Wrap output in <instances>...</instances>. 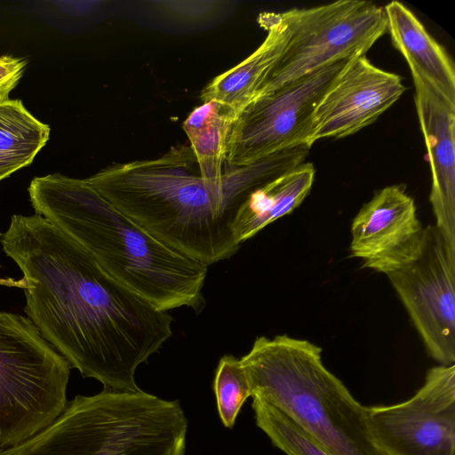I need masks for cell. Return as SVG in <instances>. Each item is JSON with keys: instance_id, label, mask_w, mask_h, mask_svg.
<instances>
[{"instance_id": "6da1fadb", "label": "cell", "mask_w": 455, "mask_h": 455, "mask_svg": "<svg viewBox=\"0 0 455 455\" xmlns=\"http://www.w3.org/2000/svg\"><path fill=\"white\" fill-rule=\"evenodd\" d=\"M20 267L25 313L83 377L138 391L135 371L172 335V318L107 274L73 239L36 213L1 235Z\"/></svg>"}, {"instance_id": "7a4b0ae2", "label": "cell", "mask_w": 455, "mask_h": 455, "mask_svg": "<svg viewBox=\"0 0 455 455\" xmlns=\"http://www.w3.org/2000/svg\"><path fill=\"white\" fill-rule=\"evenodd\" d=\"M36 213L84 248L111 277L156 308H203L208 266L160 242L85 180L35 177L28 188Z\"/></svg>"}, {"instance_id": "3957f363", "label": "cell", "mask_w": 455, "mask_h": 455, "mask_svg": "<svg viewBox=\"0 0 455 455\" xmlns=\"http://www.w3.org/2000/svg\"><path fill=\"white\" fill-rule=\"evenodd\" d=\"M84 180L160 242L208 267L240 246L234 222L251 192L206 182L190 146L172 147L155 159L114 164Z\"/></svg>"}, {"instance_id": "277c9868", "label": "cell", "mask_w": 455, "mask_h": 455, "mask_svg": "<svg viewBox=\"0 0 455 455\" xmlns=\"http://www.w3.org/2000/svg\"><path fill=\"white\" fill-rule=\"evenodd\" d=\"M252 397L280 410L332 455H387L374 443L365 406L323 364L315 344L258 337L240 359Z\"/></svg>"}, {"instance_id": "5b68a950", "label": "cell", "mask_w": 455, "mask_h": 455, "mask_svg": "<svg viewBox=\"0 0 455 455\" xmlns=\"http://www.w3.org/2000/svg\"><path fill=\"white\" fill-rule=\"evenodd\" d=\"M187 432L178 400L104 388L76 395L50 425L0 455H185Z\"/></svg>"}, {"instance_id": "8992f818", "label": "cell", "mask_w": 455, "mask_h": 455, "mask_svg": "<svg viewBox=\"0 0 455 455\" xmlns=\"http://www.w3.org/2000/svg\"><path fill=\"white\" fill-rule=\"evenodd\" d=\"M70 367L28 317L0 311V449L24 442L62 413Z\"/></svg>"}, {"instance_id": "52a82bcc", "label": "cell", "mask_w": 455, "mask_h": 455, "mask_svg": "<svg viewBox=\"0 0 455 455\" xmlns=\"http://www.w3.org/2000/svg\"><path fill=\"white\" fill-rule=\"evenodd\" d=\"M283 14L289 27V40L258 95L333 62L365 56L387 32L384 7L368 1L339 0Z\"/></svg>"}, {"instance_id": "ba28073f", "label": "cell", "mask_w": 455, "mask_h": 455, "mask_svg": "<svg viewBox=\"0 0 455 455\" xmlns=\"http://www.w3.org/2000/svg\"><path fill=\"white\" fill-rule=\"evenodd\" d=\"M348 60L333 62L255 97L232 124L226 157L229 168L250 166L307 145L315 109Z\"/></svg>"}, {"instance_id": "9c48e42d", "label": "cell", "mask_w": 455, "mask_h": 455, "mask_svg": "<svg viewBox=\"0 0 455 455\" xmlns=\"http://www.w3.org/2000/svg\"><path fill=\"white\" fill-rule=\"evenodd\" d=\"M387 277L430 356L454 364L455 248L429 225L417 257Z\"/></svg>"}, {"instance_id": "30bf717a", "label": "cell", "mask_w": 455, "mask_h": 455, "mask_svg": "<svg viewBox=\"0 0 455 455\" xmlns=\"http://www.w3.org/2000/svg\"><path fill=\"white\" fill-rule=\"evenodd\" d=\"M376 445L387 455H455V365L431 368L403 403L365 406Z\"/></svg>"}, {"instance_id": "8fae6325", "label": "cell", "mask_w": 455, "mask_h": 455, "mask_svg": "<svg viewBox=\"0 0 455 455\" xmlns=\"http://www.w3.org/2000/svg\"><path fill=\"white\" fill-rule=\"evenodd\" d=\"M402 78L365 57L348 60L317 104L307 146L352 135L375 122L403 93Z\"/></svg>"}, {"instance_id": "7c38bea8", "label": "cell", "mask_w": 455, "mask_h": 455, "mask_svg": "<svg viewBox=\"0 0 455 455\" xmlns=\"http://www.w3.org/2000/svg\"><path fill=\"white\" fill-rule=\"evenodd\" d=\"M425 235L416 205L400 185L385 187L360 209L351 225V256L388 275L419 254Z\"/></svg>"}, {"instance_id": "4fadbf2b", "label": "cell", "mask_w": 455, "mask_h": 455, "mask_svg": "<svg viewBox=\"0 0 455 455\" xmlns=\"http://www.w3.org/2000/svg\"><path fill=\"white\" fill-rule=\"evenodd\" d=\"M414 101L431 169L429 201L435 227L455 248V105L412 78Z\"/></svg>"}, {"instance_id": "5bb4252c", "label": "cell", "mask_w": 455, "mask_h": 455, "mask_svg": "<svg viewBox=\"0 0 455 455\" xmlns=\"http://www.w3.org/2000/svg\"><path fill=\"white\" fill-rule=\"evenodd\" d=\"M258 21L267 32L262 44L244 60L212 79L201 92L204 102H217L235 117L264 86L290 36L283 12L260 13Z\"/></svg>"}, {"instance_id": "9a60e30c", "label": "cell", "mask_w": 455, "mask_h": 455, "mask_svg": "<svg viewBox=\"0 0 455 455\" xmlns=\"http://www.w3.org/2000/svg\"><path fill=\"white\" fill-rule=\"evenodd\" d=\"M387 32L406 60L412 78L419 79L455 105V68L443 47L404 4L392 1L384 6Z\"/></svg>"}, {"instance_id": "2e32d148", "label": "cell", "mask_w": 455, "mask_h": 455, "mask_svg": "<svg viewBox=\"0 0 455 455\" xmlns=\"http://www.w3.org/2000/svg\"><path fill=\"white\" fill-rule=\"evenodd\" d=\"M235 116L224 106L204 102L185 119L182 127L206 182L218 187H238L252 191L259 185L251 167L223 170L228 143Z\"/></svg>"}, {"instance_id": "e0dca14e", "label": "cell", "mask_w": 455, "mask_h": 455, "mask_svg": "<svg viewBox=\"0 0 455 455\" xmlns=\"http://www.w3.org/2000/svg\"><path fill=\"white\" fill-rule=\"evenodd\" d=\"M315 174L311 163H302L253 189L235 219L237 242L241 244L299 206L313 186Z\"/></svg>"}, {"instance_id": "ac0fdd59", "label": "cell", "mask_w": 455, "mask_h": 455, "mask_svg": "<svg viewBox=\"0 0 455 455\" xmlns=\"http://www.w3.org/2000/svg\"><path fill=\"white\" fill-rule=\"evenodd\" d=\"M48 124L20 100H0V181L29 165L50 137Z\"/></svg>"}, {"instance_id": "d6986e66", "label": "cell", "mask_w": 455, "mask_h": 455, "mask_svg": "<svg viewBox=\"0 0 455 455\" xmlns=\"http://www.w3.org/2000/svg\"><path fill=\"white\" fill-rule=\"evenodd\" d=\"M256 425L285 455H332L271 403L252 397Z\"/></svg>"}, {"instance_id": "ffe728a7", "label": "cell", "mask_w": 455, "mask_h": 455, "mask_svg": "<svg viewBox=\"0 0 455 455\" xmlns=\"http://www.w3.org/2000/svg\"><path fill=\"white\" fill-rule=\"evenodd\" d=\"M213 391L220 420L232 428L249 396L251 387L240 359L227 355L220 358L213 380Z\"/></svg>"}, {"instance_id": "44dd1931", "label": "cell", "mask_w": 455, "mask_h": 455, "mask_svg": "<svg viewBox=\"0 0 455 455\" xmlns=\"http://www.w3.org/2000/svg\"><path fill=\"white\" fill-rule=\"evenodd\" d=\"M27 65L26 59L0 56V100L9 99L10 92L21 79Z\"/></svg>"}]
</instances>
